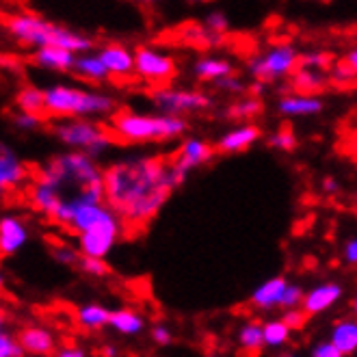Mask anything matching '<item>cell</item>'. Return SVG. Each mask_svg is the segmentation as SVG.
Listing matches in <instances>:
<instances>
[{
    "instance_id": "obj_1",
    "label": "cell",
    "mask_w": 357,
    "mask_h": 357,
    "mask_svg": "<svg viewBox=\"0 0 357 357\" xmlns=\"http://www.w3.org/2000/svg\"><path fill=\"white\" fill-rule=\"evenodd\" d=\"M186 172L160 156H128L104 169V193L126 227L148 225L172 195L186 182Z\"/></svg>"
},
{
    "instance_id": "obj_2",
    "label": "cell",
    "mask_w": 357,
    "mask_h": 357,
    "mask_svg": "<svg viewBox=\"0 0 357 357\" xmlns=\"http://www.w3.org/2000/svg\"><path fill=\"white\" fill-rule=\"evenodd\" d=\"M33 178L48 184L56 193L61 204H107L104 169L96 158L87 154L59 152L50 156L46 162H41L33 172Z\"/></svg>"
},
{
    "instance_id": "obj_3",
    "label": "cell",
    "mask_w": 357,
    "mask_h": 357,
    "mask_svg": "<svg viewBox=\"0 0 357 357\" xmlns=\"http://www.w3.org/2000/svg\"><path fill=\"white\" fill-rule=\"evenodd\" d=\"M7 33L26 48H63L76 56L93 50V39L61 26L35 11H17L7 17Z\"/></svg>"
},
{
    "instance_id": "obj_4",
    "label": "cell",
    "mask_w": 357,
    "mask_h": 357,
    "mask_svg": "<svg viewBox=\"0 0 357 357\" xmlns=\"http://www.w3.org/2000/svg\"><path fill=\"white\" fill-rule=\"evenodd\" d=\"M46 96V119H102L117 113V102L111 93L93 87L76 85H50L44 89Z\"/></svg>"
},
{
    "instance_id": "obj_5",
    "label": "cell",
    "mask_w": 357,
    "mask_h": 357,
    "mask_svg": "<svg viewBox=\"0 0 357 357\" xmlns=\"http://www.w3.org/2000/svg\"><path fill=\"white\" fill-rule=\"evenodd\" d=\"M188 128L184 117L117 111L109 119V130L117 143H156L182 137Z\"/></svg>"
},
{
    "instance_id": "obj_6",
    "label": "cell",
    "mask_w": 357,
    "mask_h": 357,
    "mask_svg": "<svg viewBox=\"0 0 357 357\" xmlns=\"http://www.w3.org/2000/svg\"><path fill=\"white\" fill-rule=\"evenodd\" d=\"M52 135L63 148H68V152H80L96 160L117 143L107 126L93 119L52 121Z\"/></svg>"
},
{
    "instance_id": "obj_7",
    "label": "cell",
    "mask_w": 357,
    "mask_h": 357,
    "mask_svg": "<svg viewBox=\"0 0 357 357\" xmlns=\"http://www.w3.org/2000/svg\"><path fill=\"white\" fill-rule=\"evenodd\" d=\"M123 232H126V223L115 213H111L98 225H93L91 229H87V232L76 236V247L80 251V256L104 260L115 249V245L119 243Z\"/></svg>"
},
{
    "instance_id": "obj_8",
    "label": "cell",
    "mask_w": 357,
    "mask_h": 357,
    "mask_svg": "<svg viewBox=\"0 0 357 357\" xmlns=\"http://www.w3.org/2000/svg\"><path fill=\"white\" fill-rule=\"evenodd\" d=\"M299 61H301V56H299L295 46L275 44V46H271L264 54L249 61V74L254 76L258 82L280 80V78L295 74Z\"/></svg>"
},
{
    "instance_id": "obj_9",
    "label": "cell",
    "mask_w": 357,
    "mask_h": 357,
    "mask_svg": "<svg viewBox=\"0 0 357 357\" xmlns=\"http://www.w3.org/2000/svg\"><path fill=\"white\" fill-rule=\"evenodd\" d=\"M152 104L156 107L158 115H169V117H182L188 113H202L210 109L208 93L197 89H178V87H160L152 91Z\"/></svg>"
},
{
    "instance_id": "obj_10",
    "label": "cell",
    "mask_w": 357,
    "mask_h": 357,
    "mask_svg": "<svg viewBox=\"0 0 357 357\" xmlns=\"http://www.w3.org/2000/svg\"><path fill=\"white\" fill-rule=\"evenodd\" d=\"M176 72V59L172 54L152 46H139L135 50V74L150 85H156V89L167 87Z\"/></svg>"
},
{
    "instance_id": "obj_11",
    "label": "cell",
    "mask_w": 357,
    "mask_h": 357,
    "mask_svg": "<svg viewBox=\"0 0 357 357\" xmlns=\"http://www.w3.org/2000/svg\"><path fill=\"white\" fill-rule=\"evenodd\" d=\"M33 180L31 167L22 156H17L9 145L0 143V202L29 186Z\"/></svg>"
},
{
    "instance_id": "obj_12",
    "label": "cell",
    "mask_w": 357,
    "mask_h": 357,
    "mask_svg": "<svg viewBox=\"0 0 357 357\" xmlns=\"http://www.w3.org/2000/svg\"><path fill=\"white\" fill-rule=\"evenodd\" d=\"M31 238L29 221L17 213L0 215V258H11L22 251Z\"/></svg>"
},
{
    "instance_id": "obj_13",
    "label": "cell",
    "mask_w": 357,
    "mask_h": 357,
    "mask_svg": "<svg viewBox=\"0 0 357 357\" xmlns=\"http://www.w3.org/2000/svg\"><path fill=\"white\" fill-rule=\"evenodd\" d=\"M17 342L24 355L31 357H52L59 349L56 333L46 325H24L17 331Z\"/></svg>"
},
{
    "instance_id": "obj_14",
    "label": "cell",
    "mask_w": 357,
    "mask_h": 357,
    "mask_svg": "<svg viewBox=\"0 0 357 357\" xmlns=\"http://www.w3.org/2000/svg\"><path fill=\"white\" fill-rule=\"evenodd\" d=\"M344 295V288L335 282H323L317 284L314 288H310L305 292V299H303V310L307 317H319L323 312H329L335 303H338Z\"/></svg>"
},
{
    "instance_id": "obj_15",
    "label": "cell",
    "mask_w": 357,
    "mask_h": 357,
    "mask_svg": "<svg viewBox=\"0 0 357 357\" xmlns=\"http://www.w3.org/2000/svg\"><path fill=\"white\" fill-rule=\"evenodd\" d=\"M98 56L102 59L109 76L128 78L135 74V52L121 44H104L98 50Z\"/></svg>"
},
{
    "instance_id": "obj_16",
    "label": "cell",
    "mask_w": 357,
    "mask_h": 357,
    "mask_svg": "<svg viewBox=\"0 0 357 357\" xmlns=\"http://www.w3.org/2000/svg\"><path fill=\"white\" fill-rule=\"evenodd\" d=\"M260 128L256 123H238L234 128L223 132L217 141V150L223 154H238L249 150L260 139Z\"/></svg>"
},
{
    "instance_id": "obj_17",
    "label": "cell",
    "mask_w": 357,
    "mask_h": 357,
    "mask_svg": "<svg viewBox=\"0 0 357 357\" xmlns=\"http://www.w3.org/2000/svg\"><path fill=\"white\" fill-rule=\"evenodd\" d=\"M213 154H215V148L208 141L197 139V137H188L180 145L178 156H176V165L182 172L188 174V172L197 169V167L206 165L210 158H213Z\"/></svg>"
},
{
    "instance_id": "obj_18",
    "label": "cell",
    "mask_w": 357,
    "mask_h": 357,
    "mask_svg": "<svg viewBox=\"0 0 357 357\" xmlns=\"http://www.w3.org/2000/svg\"><path fill=\"white\" fill-rule=\"evenodd\" d=\"M288 288V280L284 275H275V278H268L262 284H258L251 292V305L258 307V310H275L282 307V299H284V292Z\"/></svg>"
},
{
    "instance_id": "obj_19",
    "label": "cell",
    "mask_w": 357,
    "mask_h": 357,
    "mask_svg": "<svg viewBox=\"0 0 357 357\" xmlns=\"http://www.w3.org/2000/svg\"><path fill=\"white\" fill-rule=\"evenodd\" d=\"M323 100L317 96H303V93H290L280 98L278 111L284 117H314L323 111Z\"/></svg>"
},
{
    "instance_id": "obj_20",
    "label": "cell",
    "mask_w": 357,
    "mask_h": 357,
    "mask_svg": "<svg viewBox=\"0 0 357 357\" xmlns=\"http://www.w3.org/2000/svg\"><path fill=\"white\" fill-rule=\"evenodd\" d=\"M31 63L35 68L46 72H74L76 54L63 48H41L33 52Z\"/></svg>"
},
{
    "instance_id": "obj_21",
    "label": "cell",
    "mask_w": 357,
    "mask_h": 357,
    "mask_svg": "<svg viewBox=\"0 0 357 357\" xmlns=\"http://www.w3.org/2000/svg\"><path fill=\"white\" fill-rule=\"evenodd\" d=\"M109 327L117 331L119 335H139L148 327V321H145L143 314L135 307H119L111 312Z\"/></svg>"
},
{
    "instance_id": "obj_22",
    "label": "cell",
    "mask_w": 357,
    "mask_h": 357,
    "mask_svg": "<svg viewBox=\"0 0 357 357\" xmlns=\"http://www.w3.org/2000/svg\"><path fill=\"white\" fill-rule=\"evenodd\" d=\"M111 323V310L102 303H82L76 310V325L82 331H100L109 327Z\"/></svg>"
},
{
    "instance_id": "obj_23",
    "label": "cell",
    "mask_w": 357,
    "mask_h": 357,
    "mask_svg": "<svg viewBox=\"0 0 357 357\" xmlns=\"http://www.w3.org/2000/svg\"><path fill=\"white\" fill-rule=\"evenodd\" d=\"M329 342L344 357L357 353V319H340L329 331Z\"/></svg>"
},
{
    "instance_id": "obj_24",
    "label": "cell",
    "mask_w": 357,
    "mask_h": 357,
    "mask_svg": "<svg viewBox=\"0 0 357 357\" xmlns=\"http://www.w3.org/2000/svg\"><path fill=\"white\" fill-rule=\"evenodd\" d=\"M193 72L199 80H208V82H219L227 76H232L234 66L223 56H202L195 61Z\"/></svg>"
},
{
    "instance_id": "obj_25",
    "label": "cell",
    "mask_w": 357,
    "mask_h": 357,
    "mask_svg": "<svg viewBox=\"0 0 357 357\" xmlns=\"http://www.w3.org/2000/svg\"><path fill=\"white\" fill-rule=\"evenodd\" d=\"M74 74L82 80L91 82V85H100V82H104L109 78V72H107V68H104V63L98 56V52H87V54L76 56Z\"/></svg>"
},
{
    "instance_id": "obj_26",
    "label": "cell",
    "mask_w": 357,
    "mask_h": 357,
    "mask_svg": "<svg viewBox=\"0 0 357 357\" xmlns=\"http://www.w3.org/2000/svg\"><path fill=\"white\" fill-rule=\"evenodd\" d=\"M15 107L17 113H26V115H37L46 119V96L44 89H39L35 85H24L15 93Z\"/></svg>"
},
{
    "instance_id": "obj_27",
    "label": "cell",
    "mask_w": 357,
    "mask_h": 357,
    "mask_svg": "<svg viewBox=\"0 0 357 357\" xmlns=\"http://www.w3.org/2000/svg\"><path fill=\"white\" fill-rule=\"evenodd\" d=\"M325 82L327 78L323 76V72L299 68L292 74V87L297 89V93H303V96H317V91L325 87Z\"/></svg>"
},
{
    "instance_id": "obj_28",
    "label": "cell",
    "mask_w": 357,
    "mask_h": 357,
    "mask_svg": "<svg viewBox=\"0 0 357 357\" xmlns=\"http://www.w3.org/2000/svg\"><path fill=\"white\" fill-rule=\"evenodd\" d=\"M262 333H264V347L268 349H280L284 344H288L290 340V329L282 319H271L266 323H262Z\"/></svg>"
},
{
    "instance_id": "obj_29",
    "label": "cell",
    "mask_w": 357,
    "mask_h": 357,
    "mask_svg": "<svg viewBox=\"0 0 357 357\" xmlns=\"http://www.w3.org/2000/svg\"><path fill=\"white\" fill-rule=\"evenodd\" d=\"M238 347L256 353L264 347V333H262V325L260 323H245L238 329Z\"/></svg>"
},
{
    "instance_id": "obj_30",
    "label": "cell",
    "mask_w": 357,
    "mask_h": 357,
    "mask_svg": "<svg viewBox=\"0 0 357 357\" xmlns=\"http://www.w3.org/2000/svg\"><path fill=\"white\" fill-rule=\"evenodd\" d=\"M262 113V100L258 98H241L236 100L232 107L227 109V117H232V119H241V121H247L251 117H256Z\"/></svg>"
},
{
    "instance_id": "obj_31",
    "label": "cell",
    "mask_w": 357,
    "mask_h": 357,
    "mask_svg": "<svg viewBox=\"0 0 357 357\" xmlns=\"http://www.w3.org/2000/svg\"><path fill=\"white\" fill-rule=\"evenodd\" d=\"M52 258L63 266H78L82 256H80L78 247H72L70 243H59L52 247Z\"/></svg>"
},
{
    "instance_id": "obj_32",
    "label": "cell",
    "mask_w": 357,
    "mask_h": 357,
    "mask_svg": "<svg viewBox=\"0 0 357 357\" xmlns=\"http://www.w3.org/2000/svg\"><path fill=\"white\" fill-rule=\"evenodd\" d=\"M297 137H295V132H292L290 128H280V130H275L271 137H268V145L271 148H275V150H280V152H292L297 148Z\"/></svg>"
},
{
    "instance_id": "obj_33",
    "label": "cell",
    "mask_w": 357,
    "mask_h": 357,
    "mask_svg": "<svg viewBox=\"0 0 357 357\" xmlns=\"http://www.w3.org/2000/svg\"><path fill=\"white\" fill-rule=\"evenodd\" d=\"M301 68L305 70H314V72H323L331 66V56L323 50H310L305 54H301Z\"/></svg>"
},
{
    "instance_id": "obj_34",
    "label": "cell",
    "mask_w": 357,
    "mask_h": 357,
    "mask_svg": "<svg viewBox=\"0 0 357 357\" xmlns=\"http://www.w3.org/2000/svg\"><path fill=\"white\" fill-rule=\"evenodd\" d=\"M78 268H80V273H85V275H89V278H107L109 273H111V268H109L107 260L85 258V256L80 258Z\"/></svg>"
},
{
    "instance_id": "obj_35",
    "label": "cell",
    "mask_w": 357,
    "mask_h": 357,
    "mask_svg": "<svg viewBox=\"0 0 357 357\" xmlns=\"http://www.w3.org/2000/svg\"><path fill=\"white\" fill-rule=\"evenodd\" d=\"M0 357H24V351L17 342V335L9 333L7 329L0 331Z\"/></svg>"
},
{
    "instance_id": "obj_36",
    "label": "cell",
    "mask_w": 357,
    "mask_h": 357,
    "mask_svg": "<svg viewBox=\"0 0 357 357\" xmlns=\"http://www.w3.org/2000/svg\"><path fill=\"white\" fill-rule=\"evenodd\" d=\"M305 299V290L299 284H288L286 292H284V299H282V310H295L301 307Z\"/></svg>"
},
{
    "instance_id": "obj_37",
    "label": "cell",
    "mask_w": 357,
    "mask_h": 357,
    "mask_svg": "<svg viewBox=\"0 0 357 357\" xmlns=\"http://www.w3.org/2000/svg\"><path fill=\"white\" fill-rule=\"evenodd\" d=\"M282 321L288 325L290 331H301L307 323V314L303 307H295V310H284Z\"/></svg>"
},
{
    "instance_id": "obj_38",
    "label": "cell",
    "mask_w": 357,
    "mask_h": 357,
    "mask_svg": "<svg viewBox=\"0 0 357 357\" xmlns=\"http://www.w3.org/2000/svg\"><path fill=\"white\" fill-rule=\"evenodd\" d=\"M204 26L206 31H213V33H225L229 29V22H227V15L223 11H210L206 17H204Z\"/></svg>"
},
{
    "instance_id": "obj_39",
    "label": "cell",
    "mask_w": 357,
    "mask_h": 357,
    "mask_svg": "<svg viewBox=\"0 0 357 357\" xmlns=\"http://www.w3.org/2000/svg\"><path fill=\"white\" fill-rule=\"evenodd\" d=\"M41 123H44V117L26 115V113H15L13 115V126H15L17 130H22V132H33V130L39 128Z\"/></svg>"
},
{
    "instance_id": "obj_40",
    "label": "cell",
    "mask_w": 357,
    "mask_h": 357,
    "mask_svg": "<svg viewBox=\"0 0 357 357\" xmlns=\"http://www.w3.org/2000/svg\"><path fill=\"white\" fill-rule=\"evenodd\" d=\"M310 357H344L329 340H321L310 349Z\"/></svg>"
},
{
    "instance_id": "obj_41",
    "label": "cell",
    "mask_w": 357,
    "mask_h": 357,
    "mask_svg": "<svg viewBox=\"0 0 357 357\" xmlns=\"http://www.w3.org/2000/svg\"><path fill=\"white\" fill-rule=\"evenodd\" d=\"M150 335H152L154 344H158V347H167V344L172 342V338H174L172 329L167 327V325H154V327L150 329Z\"/></svg>"
},
{
    "instance_id": "obj_42",
    "label": "cell",
    "mask_w": 357,
    "mask_h": 357,
    "mask_svg": "<svg viewBox=\"0 0 357 357\" xmlns=\"http://www.w3.org/2000/svg\"><path fill=\"white\" fill-rule=\"evenodd\" d=\"M331 80L333 82H353L355 80V74L347 68L344 61H340V63H335L333 70H331Z\"/></svg>"
},
{
    "instance_id": "obj_43",
    "label": "cell",
    "mask_w": 357,
    "mask_h": 357,
    "mask_svg": "<svg viewBox=\"0 0 357 357\" xmlns=\"http://www.w3.org/2000/svg\"><path fill=\"white\" fill-rule=\"evenodd\" d=\"M342 260L349 266H357V236H351L342 245Z\"/></svg>"
},
{
    "instance_id": "obj_44",
    "label": "cell",
    "mask_w": 357,
    "mask_h": 357,
    "mask_svg": "<svg viewBox=\"0 0 357 357\" xmlns=\"http://www.w3.org/2000/svg\"><path fill=\"white\" fill-rule=\"evenodd\" d=\"M217 87H219L221 91L229 93V96H234V93H241V91L245 89V85H243V82H241L238 78H234V76H227V78L219 80V82H217Z\"/></svg>"
},
{
    "instance_id": "obj_45",
    "label": "cell",
    "mask_w": 357,
    "mask_h": 357,
    "mask_svg": "<svg viewBox=\"0 0 357 357\" xmlns=\"http://www.w3.org/2000/svg\"><path fill=\"white\" fill-rule=\"evenodd\" d=\"M52 357H87V351L82 349V347H78V344H72L70 342V344L59 347Z\"/></svg>"
},
{
    "instance_id": "obj_46",
    "label": "cell",
    "mask_w": 357,
    "mask_h": 357,
    "mask_svg": "<svg viewBox=\"0 0 357 357\" xmlns=\"http://www.w3.org/2000/svg\"><path fill=\"white\" fill-rule=\"evenodd\" d=\"M344 63H347V68L355 74L357 78V48H353L347 56H344Z\"/></svg>"
},
{
    "instance_id": "obj_47",
    "label": "cell",
    "mask_w": 357,
    "mask_h": 357,
    "mask_svg": "<svg viewBox=\"0 0 357 357\" xmlns=\"http://www.w3.org/2000/svg\"><path fill=\"white\" fill-rule=\"evenodd\" d=\"M338 188H340V184L335 182L333 178H325V180H323V191H325V193L333 195V193H338Z\"/></svg>"
},
{
    "instance_id": "obj_48",
    "label": "cell",
    "mask_w": 357,
    "mask_h": 357,
    "mask_svg": "<svg viewBox=\"0 0 357 357\" xmlns=\"http://www.w3.org/2000/svg\"><path fill=\"white\" fill-rule=\"evenodd\" d=\"M100 355H102V357H117V355H119V349H117L115 344H104V347L100 349Z\"/></svg>"
},
{
    "instance_id": "obj_49",
    "label": "cell",
    "mask_w": 357,
    "mask_h": 357,
    "mask_svg": "<svg viewBox=\"0 0 357 357\" xmlns=\"http://www.w3.org/2000/svg\"><path fill=\"white\" fill-rule=\"evenodd\" d=\"M264 91H266V87H264V82H258V80H254V85H251V96L254 98H262L264 96Z\"/></svg>"
},
{
    "instance_id": "obj_50",
    "label": "cell",
    "mask_w": 357,
    "mask_h": 357,
    "mask_svg": "<svg viewBox=\"0 0 357 357\" xmlns=\"http://www.w3.org/2000/svg\"><path fill=\"white\" fill-rule=\"evenodd\" d=\"M349 148H351V154L357 158V130L351 135V141H349Z\"/></svg>"
},
{
    "instance_id": "obj_51",
    "label": "cell",
    "mask_w": 357,
    "mask_h": 357,
    "mask_svg": "<svg viewBox=\"0 0 357 357\" xmlns=\"http://www.w3.org/2000/svg\"><path fill=\"white\" fill-rule=\"evenodd\" d=\"M5 327H7V312L0 307V331H5Z\"/></svg>"
},
{
    "instance_id": "obj_52",
    "label": "cell",
    "mask_w": 357,
    "mask_h": 357,
    "mask_svg": "<svg viewBox=\"0 0 357 357\" xmlns=\"http://www.w3.org/2000/svg\"><path fill=\"white\" fill-rule=\"evenodd\" d=\"M5 284H7V278H5L3 268H0V290H5Z\"/></svg>"
},
{
    "instance_id": "obj_53",
    "label": "cell",
    "mask_w": 357,
    "mask_h": 357,
    "mask_svg": "<svg viewBox=\"0 0 357 357\" xmlns=\"http://www.w3.org/2000/svg\"><path fill=\"white\" fill-rule=\"evenodd\" d=\"M351 310H353L355 319H357V295H355V297H353V301H351Z\"/></svg>"
},
{
    "instance_id": "obj_54",
    "label": "cell",
    "mask_w": 357,
    "mask_h": 357,
    "mask_svg": "<svg viewBox=\"0 0 357 357\" xmlns=\"http://www.w3.org/2000/svg\"><path fill=\"white\" fill-rule=\"evenodd\" d=\"M280 357H299V355H295V353H286V355H280Z\"/></svg>"
},
{
    "instance_id": "obj_55",
    "label": "cell",
    "mask_w": 357,
    "mask_h": 357,
    "mask_svg": "<svg viewBox=\"0 0 357 357\" xmlns=\"http://www.w3.org/2000/svg\"><path fill=\"white\" fill-rule=\"evenodd\" d=\"M208 357H215V355H208Z\"/></svg>"
}]
</instances>
